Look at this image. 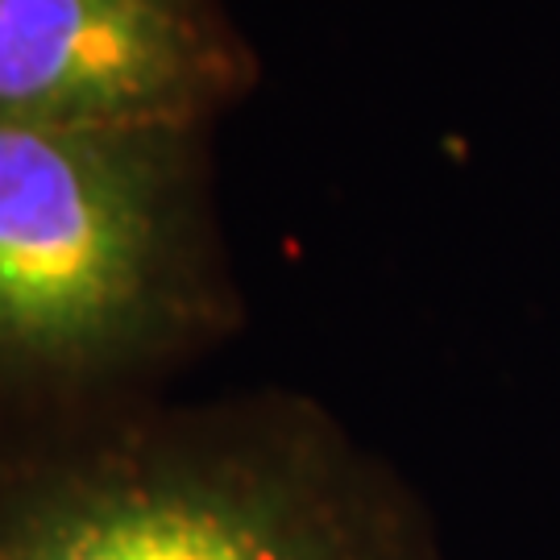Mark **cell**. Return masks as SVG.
I'll return each instance as SVG.
<instances>
[{
	"mask_svg": "<svg viewBox=\"0 0 560 560\" xmlns=\"http://www.w3.org/2000/svg\"><path fill=\"white\" fill-rule=\"evenodd\" d=\"M258 80L221 0H0V120L208 129Z\"/></svg>",
	"mask_w": 560,
	"mask_h": 560,
	"instance_id": "3957f363",
	"label": "cell"
},
{
	"mask_svg": "<svg viewBox=\"0 0 560 560\" xmlns=\"http://www.w3.org/2000/svg\"><path fill=\"white\" fill-rule=\"evenodd\" d=\"M0 560H448L423 494L300 390L0 428Z\"/></svg>",
	"mask_w": 560,
	"mask_h": 560,
	"instance_id": "6da1fadb",
	"label": "cell"
},
{
	"mask_svg": "<svg viewBox=\"0 0 560 560\" xmlns=\"http://www.w3.org/2000/svg\"><path fill=\"white\" fill-rule=\"evenodd\" d=\"M241 316L208 129L0 120V428L154 399Z\"/></svg>",
	"mask_w": 560,
	"mask_h": 560,
	"instance_id": "7a4b0ae2",
	"label": "cell"
}]
</instances>
